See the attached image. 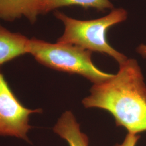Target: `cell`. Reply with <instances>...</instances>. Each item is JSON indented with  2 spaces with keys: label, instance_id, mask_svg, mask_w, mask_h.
Listing matches in <instances>:
<instances>
[{
  "label": "cell",
  "instance_id": "4",
  "mask_svg": "<svg viewBox=\"0 0 146 146\" xmlns=\"http://www.w3.org/2000/svg\"><path fill=\"white\" fill-rule=\"evenodd\" d=\"M41 109L29 110L24 107L11 90L0 71V136H14L28 142L30 115L41 113Z\"/></svg>",
  "mask_w": 146,
  "mask_h": 146
},
{
  "label": "cell",
  "instance_id": "3",
  "mask_svg": "<svg viewBox=\"0 0 146 146\" xmlns=\"http://www.w3.org/2000/svg\"><path fill=\"white\" fill-rule=\"evenodd\" d=\"M28 54L47 67L81 75L94 84L102 83L114 75L105 73L95 66L92 52L72 44L50 43L33 38L29 40Z\"/></svg>",
  "mask_w": 146,
  "mask_h": 146
},
{
  "label": "cell",
  "instance_id": "10",
  "mask_svg": "<svg viewBox=\"0 0 146 146\" xmlns=\"http://www.w3.org/2000/svg\"><path fill=\"white\" fill-rule=\"evenodd\" d=\"M136 51L143 58H146V44H141L137 48Z\"/></svg>",
  "mask_w": 146,
  "mask_h": 146
},
{
  "label": "cell",
  "instance_id": "6",
  "mask_svg": "<svg viewBox=\"0 0 146 146\" xmlns=\"http://www.w3.org/2000/svg\"><path fill=\"white\" fill-rule=\"evenodd\" d=\"M29 40L21 34L11 32L0 25V66L28 53Z\"/></svg>",
  "mask_w": 146,
  "mask_h": 146
},
{
  "label": "cell",
  "instance_id": "1",
  "mask_svg": "<svg viewBox=\"0 0 146 146\" xmlns=\"http://www.w3.org/2000/svg\"><path fill=\"white\" fill-rule=\"evenodd\" d=\"M82 103L107 111L129 133L146 131V85L136 60L128 58L112 78L94 84Z\"/></svg>",
  "mask_w": 146,
  "mask_h": 146
},
{
  "label": "cell",
  "instance_id": "7",
  "mask_svg": "<svg viewBox=\"0 0 146 146\" xmlns=\"http://www.w3.org/2000/svg\"><path fill=\"white\" fill-rule=\"evenodd\" d=\"M54 131L68 142L69 146H88L87 136L81 132L71 111L63 114L53 128Z\"/></svg>",
  "mask_w": 146,
  "mask_h": 146
},
{
  "label": "cell",
  "instance_id": "9",
  "mask_svg": "<svg viewBox=\"0 0 146 146\" xmlns=\"http://www.w3.org/2000/svg\"><path fill=\"white\" fill-rule=\"evenodd\" d=\"M140 137V136L138 134L128 133L125 136L123 143L121 144H117L115 146H135Z\"/></svg>",
  "mask_w": 146,
  "mask_h": 146
},
{
  "label": "cell",
  "instance_id": "5",
  "mask_svg": "<svg viewBox=\"0 0 146 146\" xmlns=\"http://www.w3.org/2000/svg\"><path fill=\"white\" fill-rule=\"evenodd\" d=\"M48 0H0V19L13 21L22 16L34 23L37 16L47 13Z\"/></svg>",
  "mask_w": 146,
  "mask_h": 146
},
{
  "label": "cell",
  "instance_id": "2",
  "mask_svg": "<svg viewBox=\"0 0 146 146\" xmlns=\"http://www.w3.org/2000/svg\"><path fill=\"white\" fill-rule=\"evenodd\" d=\"M55 16L64 26V33L57 42L76 46L92 52L106 54L114 58L119 65L128 59L111 47L106 37L107 31L111 27L127 19L128 13L125 9H113L108 15L90 20H76L58 11L55 12Z\"/></svg>",
  "mask_w": 146,
  "mask_h": 146
},
{
  "label": "cell",
  "instance_id": "8",
  "mask_svg": "<svg viewBox=\"0 0 146 146\" xmlns=\"http://www.w3.org/2000/svg\"><path fill=\"white\" fill-rule=\"evenodd\" d=\"M72 5L93 8L101 11L114 9V5L110 0H48L47 13L60 7Z\"/></svg>",
  "mask_w": 146,
  "mask_h": 146
}]
</instances>
